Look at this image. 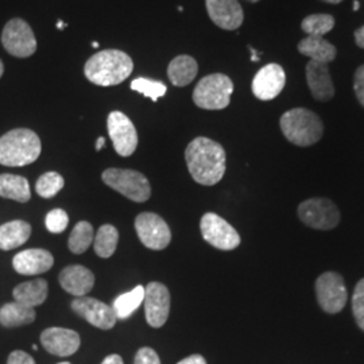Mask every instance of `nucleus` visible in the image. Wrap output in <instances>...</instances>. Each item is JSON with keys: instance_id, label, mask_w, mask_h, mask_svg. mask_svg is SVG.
Masks as SVG:
<instances>
[{"instance_id": "1", "label": "nucleus", "mask_w": 364, "mask_h": 364, "mask_svg": "<svg viewBox=\"0 0 364 364\" xmlns=\"http://www.w3.org/2000/svg\"><path fill=\"white\" fill-rule=\"evenodd\" d=\"M225 159L223 146L205 136L196 138L185 150V161L192 178L205 186L221 181L225 173Z\"/></svg>"}, {"instance_id": "2", "label": "nucleus", "mask_w": 364, "mask_h": 364, "mask_svg": "<svg viewBox=\"0 0 364 364\" xmlns=\"http://www.w3.org/2000/svg\"><path fill=\"white\" fill-rule=\"evenodd\" d=\"M134 61L127 53L107 49L93 54L84 66V75L99 87L119 85L130 77Z\"/></svg>"}, {"instance_id": "3", "label": "nucleus", "mask_w": 364, "mask_h": 364, "mask_svg": "<svg viewBox=\"0 0 364 364\" xmlns=\"http://www.w3.org/2000/svg\"><path fill=\"white\" fill-rule=\"evenodd\" d=\"M42 144L38 135L28 129H15L0 138V165L22 168L36 162Z\"/></svg>"}, {"instance_id": "4", "label": "nucleus", "mask_w": 364, "mask_h": 364, "mask_svg": "<svg viewBox=\"0 0 364 364\" xmlns=\"http://www.w3.org/2000/svg\"><path fill=\"white\" fill-rule=\"evenodd\" d=\"M279 126L287 141L299 147L317 144L324 134L320 117L306 108L289 109L281 117Z\"/></svg>"}, {"instance_id": "5", "label": "nucleus", "mask_w": 364, "mask_h": 364, "mask_svg": "<svg viewBox=\"0 0 364 364\" xmlns=\"http://www.w3.org/2000/svg\"><path fill=\"white\" fill-rule=\"evenodd\" d=\"M234 82L227 75L213 73L201 78L193 91V102L198 108L219 111L231 103Z\"/></svg>"}, {"instance_id": "6", "label": "nucleus", "mask_w": 364, "mask_h": 364, "mask_svg": "<svg viewBox=\"0 0 364 364\" xmlns=\"http://www.w3.org/2000/svg\"><path fill=\"white\" fill-rule=\"evenodd\" d=\"M102 180L135 203H144L151 196L150 182L142 173L131 169H107L102 174Z\"/></svg>"}, {"instance_id": "7", "label": "nucleus", "mask_w": 364, "mask_h": 364, "mask_svg": "<svg viewBox=\"0 0 364 364\" xmlns=\"http://www.w3.org/2000/svg\"><path fill=\"white\" fill-rule=\"evenodd\" d=\"M1 45L16 58H27L37 52V38L26 21L14 18L1 31Z\"/></svg>"}, {"instance_id": "8", "label": "nucleus", "mask_w": 364, "mask_h": 364, "mask_svg": "<svg viewBox=\"0 0 364 364\" xmlns=\"http://www.w3.org/2000/svg\"><path fill=\"white\" fill-rule=\"evenodd\" d=\"M299 218L305 225L329 231L338 227L340 223V212L333 201L324 197L309 198L299 205Z\"/></svg>"}, {"instance_id": "9", "label": "nucleus", "mask_w": 364, "mask_h": 364, "mask_svg": "<svg viewBox=\"0 0 364 364\" xmlns=\"http://www.w3.org/2000/svg\"><path fill=\"white\" fill-rule=\"evenodd\" d=\"M316 296L324 312L329 314L341 312L348 299L343 277L335 272L321 274L316 281Z\"/></svg>"}, {"instance_id": "10", "label": "nucleus", "mask_w": 364, "mask_h": 364, "mask_svg": "<svg viewBox=\"0 0 364 364\" xmlns=\"http://www.w3.org/2000/svg\"><path fill=\"white\" fill-rule=\"evenodd\" d=\"M204 240L215 248L231 251L240 245V236L227 220L219 215L208 212L201 218L200 223Z\"/></svg>"}, {"instance_id": "11", "label": "nucleus", "mask_w": 364, "mask_h": 364, "mask_svg": "<svg viewBox=\"0 0 364 364\" xmlns=\"http://www.w3.org/2000/svg\"><path fill=\"white\" fill-rule=\"evenodd\" d=\"M135 231L144 247L161 251L168 247L171 240L169 225L161 216L144 212L135 219Z\"/></svg>"}, {"instance_id": "12", "label": "nucleus", "mask_w": 364, "mask_h": 364, "mask_svg": "<svg viewBox=\"0 0 364 364\" xmlns=\"http://www.w3.org/2000/svg\"><path fill=\"white\" fill-rule=\"evenodd\" d=\"M107 129L114 149L120 156H130L138 147V132L130 117L114 111L107 119Z\"/></svg>"}, {"instance_id": "13", "label": "nucleus", "mask_w": 364, "mask_h": 364, "mask_svg": "<svg viewBox=\"0 0 364 364\" xmlns=\"http://www.w3.org/2000/svg\"><path fill=\"white\" fill-rule=\"evenodd\" d=\"M146 321L153 328H161L168 321L170 312V293L161 282H150L144 289Z\"/></svg>"}, {"instance_id": "14", "label": "nucleus", "mask_w": 364, "mask_h": 364, "mask_svg": "<svg viewBox=\"0 0 364 364\" xmlns=\"http://www.w3.org/2000/svg\"><path fill=\"white\" fill-rule=\"evenodd\" d=\"M73 312L87 320L91 326L108 331L117 324V317L112 306L92 297H77L72 302Z\"/></svg>"}, {"instance_id": "15", "label": "nucleus", "mask_w": 364, "mask_h": 364, "mask_svg": "<svg viewBox=\"0 0 364 364\" xmlns=\"http://www.w3.org/2000/svg\"><path fill=\"white\" fill-rule=\"evenodd\" d=\"M287 84L284 68L278 64H267L260 69L252 80V93L257 99L269 102L275 99Z\"/></svg>"}, {"instance_id": "16", "label": "nucleus", "mask_w": 364, "mask_h": 364, "mask_svg": "<svg viewBox=\"0 0 364 364\" xmlns=\"http://www.w3.org/2000/svg\"><path fill=\"white\" fill-rule=\"evenodd\" d=\"M210 21L223 30L232 31L243 25L245 13L237 0H205Z\"/></svg>"}, {"instance_id": "17", "label": "nucleus", "mask_w": 364, "mask_h": 364, "mask_svg": "<svg viewBox=\"0 0 364 364\" xmlns=\"http://www.w3.org/2000/svg\"><path fill=\"white\" fill-rule=\"evenodd\" d=\"M41 343L49 353L66 358L77 352L81 340L76 331L53 326L42 332Z\"/></svg>"}, {"instance_id": "18", "label": "nucleus", "mask_w": 364, "mask_h": 364, "mask_svg": "<svg viewBox=\"0 0 364 364\" xmlns=\"http://www.w3.org/2000/svg\"><path fill=\"white\" fill-rule=\"evenodd\" d=\"M54 258L48 250L28 248L18 252L13 259L14 270L22 275H39L49 272Z\"/></svg>"}, {"instance_id": "19", "label": "nucleus", "mask_w": 364, "mask_h": 364, "mask_svg": "<svg viewBox=\"0 0 364 364\" xmlns=\"http://www.w3.org/2000/svg\"><path fill=\"white\" fill-rule=\"evenodd\" d=\"M306 81L316 100L329 102L335 96V87L328 64L309 61L306 65Z\"/></svg>"}, {"instance_id": "20", "label": "nucleus", "mask_w": 364, "mask_h": 364, "mask_svg": "<svg viewBox=\"0 0 364 364\" xmlns=\"http://www.w3.org/2000/svg\"><path fill=\"white\" fill-rule=\"evenodd\" d=\"M58 281L65 291L76 297H84L95 287V275L90 269L81 264L65 267L60 273Z\"/></svg>"}, {"instance_id": "21", "label": "nucleus", "mask_w": 364, "mask_h": 364, "mask_svg": "<svg viewBox=\"0 0 364 364\" xmlns=\"http://www.w3.org/2000/svg\"><path fill=\"white\" fill-rule=\"evenodd\" d=\"M299 52L308 57L311 61L329 64L336 58L338 50L336 48L323 37H312L308 36L306 38L301 39L297 46Z\"/></svg>"}, {"instance_id": "22", "label": "nucleus", "mask_w": 364, "mask_h": 364, "mask_svg": "<svg viewBox=\"0 0 364 364\" xmlns=\"http://www.w3.org/2000/svg\"><path fill=\"white\" fill-rule=\"evenodd\" d=\"M198 73V64L193 57L181 54L171 60L168 66V77L174 87L189 85Z\"/></svg>"}, {"instance_id": "23", "label": "nucleus", "mask_w": 364, "mask_h": 364, "mask_svg": "<svg viewBox=\"0 0 364 364\" xmlns=\"http://www.w3.org/2000/svg\"><path fill=\"white\" fill-rule=\"evenodd\" d=\"M49 287L48 282L42 278L27 281L14 289V299L30 308H36L42 305L48 299Z\"/></svg>"}, {"instance_id": "24", "label": "nucleus", "mask_w": 364, "mask_h": 364, "mask_svg": "<svg viewBox=\"0 0 364 364\" xmlns=\"http://www.w3.org/2000/svg\"><path fill=\"white\" fill-rule=\"evenodd\" d=\"M31 235V225L23 220H13L0 227V250L10 251L26 243Z\"/></svg>"}, {"instance_id": "25", "label": "nucleus", "mask_w": 364, "mask_h": 364, "mask_svg": "<svg viewBox=\"0 0 364 364\" xmlns=\"http://www.w3.org/2000/svg\"><path fill=\"white\" fill-rule=\"evenodd\" d=\"M0 197L18 203H27L31 198L30 183L22 176L10 173L0 174Z\"/></svg>"}, {"instance_id": "26", "label": "nucleus", "mask_w": 364, "mask_h": 364, "mask_svg": "<svg viewBox=\"0 0 364 364\" xmlns=\"http://www.w3.org/2000/svg\"><path fill=\"white\" fill-rule=\"evenodd\" d=\"M34 308L26 306L21 302H7L0 308V324L7 328L27 326L36 320Z\"/></svg>"}, {"instance_id": "27", "label": "nucleus", "mask_w": 364, "mask_h": 364, "mask_svg": "<svg viewBox=\"0 0 364 364\" xmlns=\"http://www.w3.org/2000/svg\"><path fill=\"white\" fill-rule=\"evenodd\" d=\"M144 299V287L142 285L134 287L130 291L120 294L114 301L112 309L117 314V320H126L131 317L142 304Z\"/></svg>"}, {"instance_id": "28", "label": "nucleus", "mask_w": 364, "mask_h": 364, "mask_svg": "<svg viewBox=\"0 0 364 364\" xmlns=\"http://www.w3.org/2000/svg\"><path fill=\"white\" fill-rule=\"evenodd\" d=\"M119 243V232L117 228L111 224H105L99 228L97 234L93 239L95 252L100 258H109L117 251Z\"/></svg>"}, {"instance_id": "29", "label": "nucleus", "mask_w": 364, "mask_h": 364, "mask_svg": "<svg viewBox=\"0 0 364 364\" xmlns=\"http://www.w3.org/2000/svg\"><path fill=\"white\" fill-rule=\"evenodd\" d=\"M93 239H95V234H93L92 224L88 221H80L75 225L72 234L69 236L68 246L73 254L80 255L90 248Z\"/></svg>"}, {"instance_id": "30", "label": "nucleus", "mask_w": 364, "mask_h": 364, "mask_svg": "<svg viewBox=\"0 0 364 364\" xmlns=\"http://www.w3.org/2000/svg\"><path fill=\"white\" fill-rule=\"evenodd\" d=\"M335 27V18L329 14H312L304 18L301 22V28L308 36L312 37H323L332 31Z\"/></svg>"}, {"instance_id": "31", "label": "nucleus", "mask_w": 364, "mask_h": 364, "mask_svg": "<svg viewBox=\"0 0 364 364\" xmlns=\"http://www.w3.org/2000/svg\"><path fill=\"white\" fill-rule=\"evenodd\" d=\"M65 181L61 174L55 171H48L42 174L36 183V192L43 198H52L64 188Z\"/></svg>"}, {"instance_id": "32", "label": "nucleus", "mask_w": 364, "mask_h": 364, "mask_svg": "<svg viewBox=\"0 0 364 364\" xmlns=\"http://www.w3.org/2000/svg\"><path fill=\"white\" fill-rule=\"evenodd\" d=\"M131 90L142 93L146 97L151 99L153 102H156L158 99L165 96V93L168 91L166 85L162 81L146 77L135 78L131 82Z\"/></svg>"}, {"instance_id": "33", "label": "nucleus", "mask_w": 364, "mask_h": 364, "mask_svg": "<svg viewBox=\"0 0 364 364\" xmlns=\"http://www.w3.org/2000/svg\"><path fill=\"white\" fill-rule=\"evenodd\" d=\"M45 224L49 232L61 234L64 232L69 224V216L64 209L55 208L46 215Z\"/></svg>"}, {"instance_id": "34", "label": "nucleus", "mask_w": 364, "mask_h": 364, "mask_svg": "<svg viewBox=\"0 0 364 364\" xmlns=\"http://www.w3.org/2000/svg\"><path fill=\"white\" fill-rule=\"evenodd\" d=\"M352 312L358 326L364 331V278L355 287L352 296Z\"/></svg>"}, {"instance_id": "35", "label": "nucleus", "mask_w": 364, "mask_h": 364, "mask_svg": "<svg viewBox=\"0 0 364 364\" xmlns=\"http://www.w3.org/2000/svg\"><path fill=\"white\" fill-rule=\"evenodd\" d=\"M134 364H161V359L153 348L144 347L136 352Z\"/></svg>"}, {"instance_id": "36", "label": "nucleus", "mask_w": 364, "mask_h": 364, "mask_svg": "<svg viewBox=\"0 0 364 364\" xmlns=\"http://www.w3.org/2000/svg\"><path fill=\"white\" fill-rule=\"evenodd\" d=\"M353 90L359 103L364 107V65L359 66L353 77Z\"/></svg>"}, {"instance_id": "37", "label": "nucleus", "mask_w": 364, "mask_h": 364, "mask_svg": "<svg viewBox=\"0 0 364 364\" xmlns=\"http://www.w3.org/2000/svg\"><path fill=\"white\" fill-rule=\"evenodd\" d=\"M7 364H36V360L31 355L25 351H14L10 353Z\"/></svg>"}, {"instance_id": "38", "label": "nucleus", "mask_w": 364, "mask_h": 364, "mask_svg": "<svg viewBox=\"0 0 364 364\" xmlns=\"http://www.w3.org/2000/svg\"><path fill=\"white\" fill-rule=\"evenodd\" d=\"M177 364H207V360L201 355H191Z\"/></svg>"}, {"instance_id": "39", "label": "nucleus", "mask_w": 364, "mask_h": 364, "mask_svg": "<svg viewBox=\"0 0 364 364\" xmlns=\"http://www.w3.org/2000/svg\"><path fill=\"white\" fill-rule=\"evenodd\" d=\"M355 42L360 49H364V26L359 27L355 31Z\"/></svg>"}, {"instance_id": "40", "label": "nucleus", "mask_w": 364, "mask_h": 364, "mask_svg": "<svg viewBox=\"0 0 364 364\" xmlns=\"http://www.w3.org/2000/svg\"><path fill=\"white\" fill-rule=\"evenodd\" d=\"M102 364H123V359L119 355H109L105 358Z\"/></svg>"}, {"instance_id": "41", "label": "nucleus", "mask_w": 364, "mask_h": 364, "mask_svg": "<svg viewBox=\"0 0 364 364\" xmlns=\"http://www.w3.org/2000/svg\"><path fill=\"white\" fill-rule=\"evenodd\" d=\"M105 146V139L103 136H100V138H97V141H96V151H100L103 147Z\"/></svg>"}, {"instance_id": "42", "label": "nucleus", "mask_w": 364, "mask_h": 364, "mask_svg": "<svg viewBox=\"0 0 364 364\" xmlns=\"http://www.w3.org/2000/svg\"><path fill=\"white\" fill-rule=\"evenodd\" d=\"M321 1H326V3H329V4H338L343 0H321Z\"/></svg>"}, {"instance_id": "43", "label": "nucleus", "mask_w": 364, "mask_h": 364, "mask_svg": "<svg viewBox=\"0 0 364 364\" xmlns=\"http://www.w3.org/2000/svg\"><path fill=\"white\" fill-rule=\"evenodd\" d=\"M4 75V64H3V61L0 60V77Z\"/></svg>"}, {"instance_id": "44", "label": "nucleus", "mask_w": 364, "mask_h": 364, "mask_svg": "<svg viewBox=\"0 0 364 364\" xmlns=\"http://www.w3.org/2000/svg\"><path fill=\"white\" fill-rule=\"evenodd\" d=\"M360 7V3L359 1H353V11H358Z\"/></svg>"}, {"instance_id": "45", "label": "nucleus", "mask_w": 364, "mask_h": 364, "mask_svg": "<svg viewBox=\"0 0 364 364\" xmlns=\"http://www.w3.org/2000/svg\"><path fill=\"white\" fill-rule=\"evenodd\" d=\"M92 46H93L95 49H97V48H99V43H97V42H93V43H92Z\"/></svg>"}, {"instance_id": "46", "label": "nucleus", "mask_w": 364, "mask_h": 364, "mask_svg": "<svg viewBox=\"0 0 364 364\" xmlns=\"http://www.w3.org/2000/svg\"><path fill=\"white\" fill-rule=\"evenodd\" d=\"M33 350H34V351H37V350H38V347H37L36 344H33Z\"/></svg>"}, {"instance_id": "47", "label": "nucleus", "mask_w": 364, "mask_h": 364, "mask_svg": "<svg viewBox=\"0 0 364 364\" xmlns=\"http://www.w3.org/2000/svg\"><path fill=\"white\" fill-rule=\"evenodd\" d=\"M247 1H250V3H258L259 0H247Z\"/></svg>"}, {"instance_id": "48", "label": "nucleus", "mask_w": 364, "mask_h": 364, "mask_svg": "<svg viewBox=\"0 0 364 364\" xmlns=\"http://www.w3.org/2000/svg\"><path fill=\"white\" fill-rule=\"evenodd\" d=\"M58 364H70V363H69V362H61V363H58Z\"/></svg>"}]
</instances>
